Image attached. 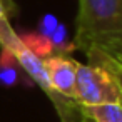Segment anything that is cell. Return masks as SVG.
<instances>
[{
  "mask_svg": "<svg viewBox=\"0 0 122 122\" xmlns=\"http://www.w3.org/2000/svg\"><path fill=\"white\" fill-rule=\"evenodd\" d=\"M19 37H20L22 44H24L34 55H37L39 59L44 60V59L54 55L52 42H50L47 37L40 35L39 32H29V34H22V35H19Z\"/></svg>",
  "mask_w": 122,
  "mask_h": 122,
  "instance_id": "52a82bcc",
  "label": "cell"
},
{
  "mask_svg": "<svg viewBox=\"0 0 122 122\" xmlns=\"http://www.w3.org/2000/svg\"><path fill=\"white\" fill-rule=\"evenodd\" d=\"M74 49L122 62V0H79Z\"/></svg>",
  "mask_w": 122,
  "mask_h": 122,
  "instance_id": "6da1fadb",
  "label": "cell"
},
{
  "mask_svg": "<svg viewBox=\"0 0 122 122\" xmlns=\"http://www.w3.org/2000/svg\"><path fill=\"white\" fill-rule=\"evenodd\" d=\"M57 25H59L57 17L52 15V14H45V15L40 19V22H39V34L49 39V37L54 34V30L57 29Z\"/></svg>",
  "mask_w": 122,
  "mask_h": 122,
  "instance_id": "ba28073f",
  "label": "cell"
},
{
  "mask_svg": "<svg viewBox=\"0 0 122 122\" xmlns=\"http://www.w3.org/2000/svg\"><path fill=\"white\" fill-rule=\"evenodd\" d=\"M114 64H115V62H114ZM117 65H122V62H120V64H117Z\"/></svg>",
  "mask_w": 122,
  "mask_h": 122,
  "instance_id": "8fae6325",
  "label": "cell"
},
{
  "mask_svg": "<svg viewBox=\"0 0 122 122\" xmlns=\"http://www.w3.org/2000/svg\"><path fill=\"white\" fill-rule=\"evenodd\" d=\"M80 122H122V104L80 107Z\"/></svg>",
  "mask_w": 122,
  "mask_h": 122,
  "instance_id": "8992f818",
  "label": "cell"
},
{
  "mask_svg": "<svg viewBox=\"0 0 122 122\" xmlns=\"http://www.w3.org/2000/svg\"><path fill=\"white\" fill-rule=\"evenodd\" d=\"M87 64H79L75 79V102L80 107L104 104H120L122 90L117 72L104 60L87 57Z\"/></svg>",
  "mask_w": 122,
  "mask_h": 122,
  "instance_id": "3957f363",
  "label": "cell"
},
{
  "mask_svg": "<svg viewBox=\"0 0 122 122\" xmlns=\"http://www.w3.org/2000/svg\"><path fill=\"white\" fill-rule=\"evenodd\" d=\"M29 75L20 67L19 60L10 54L9 50L0 52V85L4 87H15L19 84H32V80H27Z\"/></svg>",
  "mask_w": 122,
  "mask_h": 122,
  "instance_id": "5b68a950",
  "label": "cell"
},
{
  "mask_svg": "<svg viewBox=\"0 0 122 122\" xmlns=\"http://www.w3.org/2000/svg\"><path fill=\"white\" fill-rule=\"evenodd\" d=\"M0 47L4 50H9L10 54H14V57L19 60L20 67L29 75L32 84L39 85L47 94V97L52 100V104L59 114L60 122H80V119H82L80 105L74 99L62 97L60 94H57L52 89L47 70L44 67V60L39 59L37 55H34L22 44L19 34L12 29L9 20H0Z\"/></svg>",
  "mask_w": 122,
  "mask_h": 122,
  "instance_id": "7a4b0ae2",
  "label": "cell"
},
{
  "mask_svg": "<svg viewBox=\"0 0 122 122\" xmlns=\"http://www.w3.org/2000/svg\"><path fill=\"white\" fill-rule=\"evenodd\" d=\"M87 57H95V59H100V60H104V62H107L115 72H117V77H119V82H120V90H122V65H117V64H114L112 60H109L107 57H104V55H100V54H97V52H90V54H87ZM122 104V102H120Z\"/></svg>",
  "mask_w": 122,
  "mask_h": 122,
  "instance_id": "30bf717a",
  "label": "cell"
},
{
  "mask_svg": "<svg viewBox=\"0 0 122 122\" xmlns=\"http://www.w3.org/2000/svg\"><path fill=\"white\" fill-rule=\"evenodd\" d=\"M79 64L80 62L69 55H52L44 59V67L47 70L50 85L62 97L75 100V79Z\"/></svg>",
  "mask_w": 122,
  "mask_h": 122,
  "instance_id": "277c9868",
  "label": "cell"
},
{
  "mask_svg": "<svg viewBox=\"0 0 122 122\" xmlns=\"http://www.w3.org/2000/svg\"><path fill=\"white\" fill-rule=\"evenodd\" d=\"M17 14V5L14 0H0V20H10Z\"/></svg>",
  "mask_w": 122,
  "mask_h": 122,
  "instance_id": "9c48e42d",
  "label": "cell"
}]
</instances>
